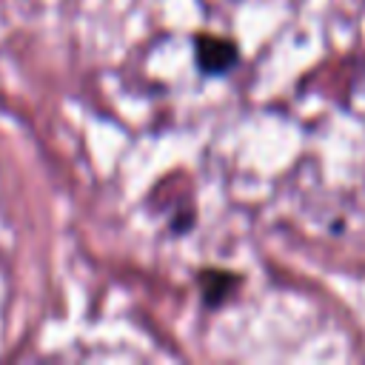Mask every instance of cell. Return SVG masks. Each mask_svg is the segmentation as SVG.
Instances as JSON below:
<instances>
[{
	"instance_id": "6da1fadb",
	"label": "cell",
	"mask_w": 365,
	"mask_h": 365,
	"mask_svg": "<svg viewBox=\"0 0 365 365\" xmlns=\"http://www.w3.org/2000/svg\"><path fill=\"white\" fill-rule=\"evenodd\" d=\"M240 60V51L234 46V40L228 37H217V34H200L194 40V63L202 74L208 77H220L228 74Z\"/></svg>"
},
{
	"instance_id": "7a4b0ae2",
	"label": "cell",
	"mask_w": 365,
	"mask_h": 365,
	"mask_svg": "<svg viewBox=\"0 0 365 365\" xmlns=\"http://www.w3.org/2000/svg\"><path fill=\"white\" fill-rule=\"evenodd\" d=\"M240 285V277L231 271H200V288H202V302L208 308H217L228 299V294Z\"/></svg>"
},
{
	"instance_id": "3957f363",
	"label": "cell",
	"mask_w": 365,
	"mask_h": 365,
	"mask_svg": "<svg viewBox=\"0 0 365 365\" xmlns=\"http://www.w3.org/2000/svg\"><path fill=\"white\" fill-rule=\"evenodd\" d=\"M191 220H194V214H180V217H174L171 220V234H185L188 231V225H191Z\"/></svg>"
}]
</instances>
